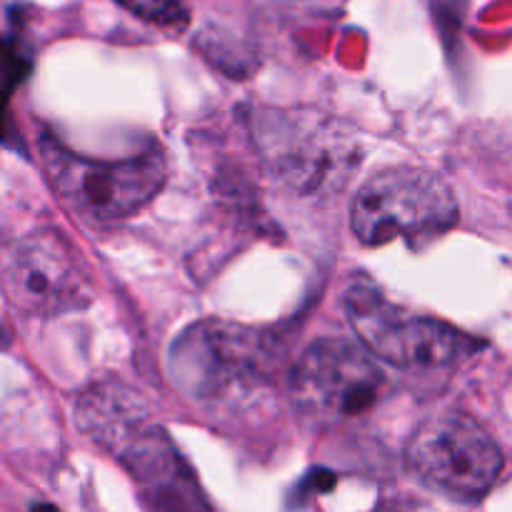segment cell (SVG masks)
<instances>
[{
    "instance_id": "6da1fadb",
    "label": "cell",
    "mask_w": 512,
    "mask_h": 512,
    "mask_svg": "<svg viewBox=\"0 0 512 512\" xmlns=\"http://www.w3.org/2000/svg\"><path fill=\"white\" fill-rule=\"evenodd\" d=\"M255 143L275 178L298 195L343 188L358 163V145L335 120L308 110H258Z\"/></svg>"
},
{
    "instance_id": "7a4b0ae2",
    "label": "cell",
    "mask_w": 512,
    "mask_h": 512,
    "mask_svg": "<svg viewBox=\"0 0 512 512\" xmlns=\"http://www.w3.org/2000/svg\"><path fill=\"white\" fill-rule=\"evenodd\" d=\"M458 223V200L438 173L388 168L363 183L350 208V225L363 245L408 240L423 245Z\"/></svg>"
},
{
    "instance_id": "3957f363",
    "label": "cell",
    "mask_w": 512,
    "mask_h": 512,
    "mask_svg": "<svg viewBox=\"0 0 512 512\" xmlns=\"http://www.w3.org/2000/svg\"><path fill=\"white\" fill-rule=\"evenodd\" d=\"M40 160L60 198L90 223H115L138 213L165 183L160 150L125 160H88L50 135L40 138Z\"/></svg>"
},
{
    "instance_id": "277c9868",
    "label": "cell",
    "mask_w": 512,
    "mask_h": 512,
    "mask_svg": "<svg viewBox=\"0 0 512 512\" xmlns=\"http://www.w3.org/2000/svg\"><path fill=\"white\" fill-rule=\"evenodd\" d=\"M343 305L365 348L395 368L440 373L460 365L480 348L453 325L405 313L368 283H355L345 293Z\"/></svg>"
},
{
    "instance_id": "5b68a950",
    "label": "cell",
    "mask_w": 512,
    "mask_h": 512,
    "mask_svg": "<svg viewBox=\"0 0 512 512\" xmlns=\"http://www.w3.org/2000/svg\"><path fill=\"white\" fill-rule=\"evenodd\" d=\"M413 473L455 500H480L503 473V453L470 415L445 410L415 430L408 445Z\"/></svg>"
},
{
    "instance_id": "8992f818",
    "label": "cell",
    "mask_w": 512,
    "mask_h": 512,
    "mask_svg": "<svg viewBox=\"0 0 512 512\" xmlns=\"http://www.w3.org/2000/svg\"><path fill=\"white\" fill-rule=\"evenodd\" d=\"M388 383L368 348L348 340H315L290 375L293 403L323 423L370 413L383 400Z\"/></svg>"
},
{
    "instance_id": "52a82bcc",
    "label": "cell",
    "mask_w": 512,
    "mask_h": 512,
    "mask_svg": "<svg viewBox=\"0 0 512 512\" xmlns=\"http://www.w3.org/2000/svg\"><path fill=\"white\" fill-rule=\"evenodd\" d=\"M173 373L180 388L198 400H233L253 393L270 375L265 340L253 330L225 323L195 325L173 348Z\"/></svg>"
},
{
    "instance_id": "ba28073f",
    "label": "cell",
    "mask_w": 512,
    "mask_h": 512,
    "mask_svg": "<svg viewBox=\"0 0 512 512\" xmlns=\"http://www.w3.org/2000/svg\"><path fill=\"white\" fill-rule=\"evenodd\" d=\"M3 288L28 315L53 318L93 300V283L78 250L53 230L25 235L5 253Z\"/></svg>"
},
{
    "instance_id": "9c48e42d",
    "label": "cell",
    "mask_w": 512,
    "mask_h": 512,
    "mask_svg": "<svg viewBox=\"0 0 512 512\" xmlns=\"http://www.w3.org/2000/svg\"><path fill=\"white\" fill-rule=\"evenodd\" d=\"M115 455L140 485L150 512H213L195 475L163 430L145 425Z\"/></svg>"
},
{
    "instance_id": "30bf717a",
    "label": "cell",
    "mask_w": 512,
    "mask_h": 512,
    "mask_svg": "<svg viewBox=\"0 0 512 512\" xmlns=\"http://www.w3.org/2000/svg\"><path fill=\"white\" fill-rule=\"evenodd\" d=\"M115 3L165 30H183L190 20L183 0H115Z\"/></svg>"
},
{
    "instance_id": "8fae6325",
    "label": "cell",
    "mask_w": 512,
    "mask_h": 512,
    "mask_svg": "<svg viewBox=\"0 0 512 512\" xmlns=\"http://www.w3.org/2000/svg\"><path fill=\"white\" fill-rule=\"evenodd\" d=\"M373 512H408L400 503H380Z\"/></svg>"
},
{
    "instance_id": "7c38bea8",
    "label": "cell",
    "mask_w": 512,
    "mask_h": 512,
    "mask_svg": "<svg viewBox=\"0 0 512 512\" xmlns=\"http://www.w3.org/2000/svg\"><path fill=\"white\" fill-rule=\"evenodd\" d=\"M30 512H60V510L55 508V505H50V503H33Z\"/></svg>"
}]
</instances>
